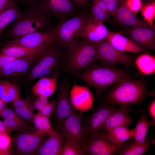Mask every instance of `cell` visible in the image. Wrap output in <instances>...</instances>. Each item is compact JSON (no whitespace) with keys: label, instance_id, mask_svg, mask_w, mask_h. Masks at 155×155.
<instances>
[{"label":"cell","instance_id":"obj_1","mask_svg":"<svg viewBox=\"0 0 155 155\" xmlns=\"http://www.w3.org/2000/svg\"><path fill=\"white\" fill-rule=\"evenodd\" d=\"M89 88L94 89L96 95L104 93L110 87L131 75L126 70L100 62L92 63L86 70L72 75Z\"/></svg>","mask_w":155,"mask_h":155},{"label":"cell","instance_id":"obj_2","mask_svg":"<svg viewBox=\"0 0 155 155\" xmlns=\"http://www.w3.org/2000/svg\"><path fill=\"white\" fill-rule=\"evenodd\" d=\"M154 90L147 91L144 77L134 80L129 77L116 83L104 95L103 101L120 107L132 104L139 106L146 97L154 96Z\"/></svg>","mask_w":155,"mask_h":155},{"label":"cell","instance_id":"obj_3","mask_svg":"<svg viewBox=\"0 0 155 155\" xmlns=\"http://www.w3.org/2000/svg\"><path fill=\"white\" fill-rule=\"evenodd\" d=\"M67 59V50L61 48L55 39L23 77L24 80L31 82L43 77L59 76L65 71Z\"/></svg>","mask_w":155,"mask_h":155},{"label":"cell","instance_id":"obj_4","mask_svg":"<svg viewBox=\"0 0 155 155\" xmlns=\"http://www.w3.org/2000/svg\"><path fill=\"white\" fill-rule=\"evenodd\" d=\"M51 16L39 10L35 5L27 7L20 18L7 28L4 35L7 40L53 27Z\"/></svg>","mask_w":155,"mask_h":155},{"label":"cell","instance_id":"obj_5","mask_svg":"<svg viewBox=\"0 0 155 155\" xmlns=\"http://www.w3.org/2000/svg\"><path fill=\"white\" fill-rule=\"evenodd\" d=\"M96 43L82 38L75 40L67 49V59L65 71L70 75L87 69L96 62Z\"/></svg>","mask_w":155,"mask_h":155},{"label":"cell","instance_id":"obj_6","mask_svg":"<svg viewBox=\"0 0 155 155\" xmlns=\"http://www.w3.org/2000/svg\"><path fill=\"white\" fill-rule=\"evenodd\" d=\"M45 136L37 131L34 127L27 125L13 136L10 147L12 154H36L46 138Z\"/></svg>","mask_w":155,"mask_h":155},{"label":"cell","instance_id":"obj_7","mask_svg":"<svg viewBox=\"0 0 155 155\" xmlns=\"http://www.w3.org/2000/svg\"><path fill=\"white\" fill-rule=\"evenodd\" d=\"M122 146L112 141L105 130L87 135L82 148L86 155H113Z\"/></svg>","mask_w":155,"mask_h":155},{"label":"cell","instance_id":"obj_8","mask_svg":"<svg viewBox=\"0 0 155 155\" xmlns=\"http://www.w3.org/2000/svg\"><path fill=\"white\" fill-rule=\"evenodd\" d=\"M60 23L45 31H37L7 40L9 44L22 46L33 50L42 55L47 47L57 37Z\"/></svg>","mask_w":155,"mask_h":155},{"label":"cell","instance_id":"obj_9","mask_svg":"<svg viewBox=\"0 0 155 155\" xmlns=\"http://www.w3.org/2000/svg\"><path fill=\"white\" fill-rule=\"evenodd\" d=\"M88 10L82 9L73 16L60 23L56 41L61 47L67 50L77 36L88 16Z\"/></svg>","mask_w":155,"mask_h":155},{"label":"cell","instance_id":"obj_10","mask_svg":"<svg viewBox=\"0 0 155 155\" xmlns=\"http://www.w3.org/2000/svg\"><path fill=\"white\" fill-rule=\"evenodd\" d=\"M95 61L113 66L120 65L129 67L133 64L134 57L119 51L106 38L96 43Z\"/></svg>","mask_w":155,"mask_h":155},{"label":"cell","instance_id":"obj_11","mask_svg":"<svg viewBox=\"0 0 155 155\" xmlns=\"http://www.w3.org/2000/svg\"><path fill=\"white\" fill-rule=\"evenodd\" d=\"M71 82L68 78H63L59 84L53 115L54 129L57 128L61 122L76 110L72 105L70 99L69 91Z\"/></svg>","mask_w":155,"mask_h":155},{"label":"cell","instance_id":"obj_12","mask_svg":"<svg viewBox=\"0 0 155 155\" xmlns=\"http://www.w3.org/2000/svg\"><path fill=\"white\" fill-rule=\"evenodd\" d=\"M35 5L40 11L61 22L78 13V7L70 0H41Z\"/></svg>","mask_w":155,"mask_h":155},{"label":"cell","instance_id":"obj_13","mask_svg":"<svg viewBox=\"0 0 155 155\" xmlns=\"http://www.w3.org/2000/svg\"><path fill=\"white\" fill-rule=\"evenodd\" d=\"M116 108V106L103 101L93 108L91 114L82 119V124L86 135L104 130L106 121Z\"/></svg>","mask_w":155,"mask_h":155},{"label":"cell","instance_id":"obj_14","mask_svg":"<svg viewBox=\"0 0 155 155\" xmlns=\"http://www.w3.org/2000/svg\"><path fill=\"white\" fill-rule=\"evenodd\" d=\"M42 55H34L13 61L0 68V77L17 80L23 77L39 61Z\"/></svg>","mask_w":155,"mask_h":155},{"label":"cell","instance_id":"obj_15","mask_svg":"<svg viewBox=\"0 0 155 155\" xmlns=\"http://www.w3.org/2000/svg\"><path fill=\"white\" fill-rule=\"evenodd\" d=\"M82 113L76 110L69 117L63 120L54 130L61 129L66 137H69L82 148L86 136L83 126Z\"/></svg>","mask_w":155,"mask_h":155},{"label":"cell","instance_id":"obj_16","mask_svg":"<svg viewBox=\"0 0 155 155\" xmlns=\"http://www.w3.org/2000/svg\"><path fill=\"white\" fill-rule=\"evenodd\" d=\"M119 32L142 49L146 50H154L155 29L146 27L126 26Z\"/></svg>","mask_w":155,"mask_h":155},{"label":"cell","instance_id":"obj_17","mask_svg":"<svg viewBox=\"0 0 155 155\" xmlns=\"http://www.w3.org/2000/svg\"><path fill=\"white\" fill-rule=\"evenodd\" d=\"M108 32L104 22L95 20L89 14L76 38L81 37L88 41L96 43L106 38Z\"/></svg>","mask_w":155,"mask_h":155},{"label":"cell","instance_id":"obj_18","mask_svg":"<svg viewBox=\"0 0 155 155\" xmlns=\"http://www.w3.org/2000/svg\"><path fill=\"white\" fill-rule=\"evenodd\" d=\"M72 87L69 96L73 106L81 113L90 110L92 107L93 96L89 88L75 83Z\"/></svg>","mask_w":155,"mask_h":155},{"label":"cell","instance_id":"obj_19","mask_svg":"<svg viewBox=\"0 0 155 155\" xmlns=\"http://www.w3.org/2000/svg\"><path fill=\"white\" fill-rule=\"evenodd\" d=\"M54 130L45 138L36 155H60L66 136L61 129Z\"/></svg>","mask_w":155,"mask_h":155},{"label":"cell","instance_id":"obj_20","mask_svg":"<svg viewBox=\"0 0 155 155\" xmlns=\"http://www.w3.org/2000/svg\"><path fill=\"white\" fill-rule=\"evenodd\" d=\"M114 17L119 23L126 26L146 27L155 29V27L137 17L126 6L125 0H121Z\"/></svg>","mask_w":155,"mask_h":155},{"label":"cell","instance_id":"obj_21","mask_svg":"<svg viewBox=\"0 0 155 155\" xmlns=\"http://www.w3.org/2000/svg\"><path fill=\"white\" fill-rule=\"evenodd\" d=\"M106 38L115 48L121 52L134 53H148L147 50L142 49L120 32L108 31Z\"/></svg>","mask_w":155,"mask_h":155},{"label":"cell","instance_id":"obj_22","mask_svg":"<svg viewBox=\"0 0 155 155\" xmlns=\"http://www.w3.org/2000/svg\"><path fill=\"white\" fill-rule=\"evenodd\" d=\"M116 108L108 118L104 125L103 129L118 127H127L134 123L130 113L132 110L128 106Z\"/></svg>","mask_w":155,"mask_h":155},{"label":"cell","instance_id":"obj_23","mask_svg":"<svg viewBox=\"0 0 155 155\" xmlns=\"http://www.w3.org/2000/svg\"><path fill=\"white\" fill-rule=\"evenodd\" d=\"M58 75L41 78L33 86V94L37 97L48 98L52 96L57 89Z\"/></svg>","mask_w":155,"mask_h":155},{"label":"cell","instance_id":"obj_24","mask_svg":"<svg viewBox=\"0 0 155 155\" xmlns=\"http://www.w3.org/2000/svg\"><path fill=\"white\" fill-rule=\"evenodd\" d=\"M125 143L117 154L118 155H142L144 154L151 145L155 144V138L149 137L146 142L142 143L132 140Z\"/></svg>","mask_w":155,"mask_h":155},{"label":"cell","instance_id":"obj_25","mask_svg":"<svg viewBox=\"0 0 155 155\" xmlns=\"http://www.w3.org/2000/svg\"><path fill=\"white\" fill-rule=\"evenodd\" d=\"M20 89L15 82L8 80H0V99L6 103L12 104L20 97Z\"/></svg>","mask_w":155,"mask_h":155},{"label":"cell","instance_id":"obj_26","mask_svg":"<svg viewBox=\"0 0 155 155\" xmlns=\"http://www.w3.org/2000/svg\"><path fill=\"white\" fill-rule=\"evenodd\" d=\"M140 118L137 121L135 128V133L133 141L138 143H142L146 141V135L151 126H155V123L150 121L146 111H141Z\"/></svg>","mask_w":155,"mask_h":155},{"label":"cell","instance_id":"obj_27","mask_svg":"<svg viewBox=\"0 0 155 155\" xmlns=\"http://www.w3.org/2000/svg\"><path fill=\"white\" fill-rule=\"evenodd\" d=\"M110 139L114 142L122 146L128 140H133L135 129L127 127H118L106 130Z\"/></svg>","mask_w":155,"mask_h":155},{"label":"cell","instance_id":"obj_28","mask_svg":"<svg viewBox=\"0 0 155 155\" xmlns=\"http://www.w3.org/2000/svg\"><path fill=\"white\" fill-rule=\"evenodd\" d=\"M21 13L15 1L0 13V37L4 30L18 19Z\"/></svg>","mask_w":155,"mask_h":155},{"label":"cell","instance_id":"obj_29","mask_svg":"<svg viewBox=\"0 0 155 155\" xmlns=\"http://www.w3.org/2000/svg\"><path fill=\"white\" fill-rule=\"evenodd\" d=\"M0 52L8 56L17 58L27 57L37 54H40L32 49L5 42L3 44Z\"/></svg>","mask_w":155,"mask_h":155},{"label":"cell","instance_id":"obj_30","mask_svg":"<svg viewBox=\"0 0 155 155\" xmlns=\"http://www.w3.org/2000/svg\"><path fill=\"white\" fill-rule=\"evenodd\" d=\"M135 65L140 72L144 75H150L155 71V58L147 53L138 56L135 61Z\"/></svg>","mask_w":155,"mask_h":155},{"label":"cell","instance_id":"obj_31","mask_svg":"<svg viewBox=\"0 0 155 155\" xmlns=\"http://www.w3.org/2000/svg\"><path fill=\"white\" fill-rule=\"evenodd\" d=\"M33 127L41 133L48 135L55 131L51 124L49 118L39 113H34L32 118Z\"/></svg>","mask_w":155,"mask_h":155},{"label":"cell","instance_id":"obj_32","mask_svg":"<svg viewBox=\"0 0 155 155\" xmlns=\"http://www.w3.org/2000/svg\"><path fill=\"white\" fill-rule=\"evenodd\" d=\"M85 153L82 148L66 137L60 155H83Z\"/></svg>","mask_w":155,"mask_h":155},{"label":"cell","instance_id":"obj_33","mask_svg":"<svg viewBox=\"0 0 155 155\" xmlns=\"http://www.w3.org/2000/svg\"><path fill=\"white\" fill-rule=\"evenodd\" d=\"M89 9L90 11L89 13L90 16L95 20L103 22L108 21L110 16L94 0H91L90 3Z\"/></svg>","mask_w":155,"mask_h":155},{"label":"cell","instance_id":"obj_34","mask_svg":"<svg viewBox=\"0 0 155 155\" xmlns=\"http://www.w3.org/2000/svg\"><path fill=\"white\" fill-rule=\"evenodd\" d=\"M141 10V15L144 20L155 27L153 22L155 18V1L146 3Z\"/></svg>","mask_w":155,"mask_h":155},{"label":"cell","instance_id":"obj_35","mask_svg":"<svg viewBox=\"0 0 155 155\" xmlns=\"http://www.w3.org/2000/svg\"><path fill=\"white\" fill-rule=\"evenodd\" d=\"M3 121L12 131L16 132L19 131L28 125L27 123L20 117L3 119Z\"/></svg>","mask_w":155,"mask_h":155},{"label":"cell","instance_id":"obj_36","mask_svg":"<svg viewBox=\"0 0 155 155\" xmlns=\"http://www.w3.org/2000/svg\"><path fill=\"white\" fill-rule=\"evenodd\" d=\"M13 109L23 119L30 123H32V118L36 109L33 102L29 104Z\"/></svg>","mask_w":155,"mask_h":155},{"label":"cell","instance_id":"obj_37","mask_svg":"<svg viewBox=\"0 0 155 155\" xmlns=\"http://www.w3.org/2000/svg\"><path fill=\"white\" fill-rule=\"evenodd\" d=\"M12 139L8 134L0 133V151L9 149L11 144Z\"/></svg>","mask_w":155,"mask_h":155},{"label":"cell","instance_id":"obj_38","mask_svg":"<svg viewBox=\"0 0 155 155\" xmlns=\"http://www.w3.org/2000/svg\"><path fill=\"white\" fill-rule=\"evenodd\" d=\"M125 1L126 6L135 14L142 7L141 0H125Z\"/></svg>","mask_w":155,"mask_h":155},{"label":"cell","instance_id":"obj_39","mask_svg":"<svg viewBox=\"0 0 155 155\" xmlns=\"http://www.w3.org/2000/svg\"><path fill=\"white\" fill-rule=\"evenodd\" d=\"M55 105V99H53L51 101H49L38 112L49 118L53 113Z\"/></svg>","mask_w":155,"mask_h":155},{"label":"cell","instance_id":"obj_40","mask_svg":"<svg viewBox=\"0 0 155 155\" xmlns=\"http://www.w3.org/2000/svg\"><path fill=\"white\" fill-rule=\"evenodd\" d=\"M106 4L110 15L114 17L121 0H103Z\"/></svg>","mask_w":155,"mask_h":155},{"label":"cell","instance_id":"obj_41","mask_svg":"<svg viewBox=\"0 0 155 155\" xmlns=\"http://www.w3.org/2000/svg\"><path fill=\"white\" fill-rule=\"evenodd\" d=\"M33 102L29 98H22L20 97L12 103V106L13 109L20 108L29 104Z\"/></svg>","mask_w":155,"mask_h":155},{"label":"cell","instance_id":"obj_42","mask_svg":"<svg viewBox=\"0 0 155 155\" xmlns=\"http://www.w3.org/2000/svg\"><path fill=\"white\" fill-rule=\"evenodd\" d=\"M18 59L19 58L8 56L0 52V68L7 63Z\"/></svg>","mask_w":155,"mask_h":155},{"label":"cell","instance_id":"obj_43","mask_svg":"<svg viewBox=\"0 0 155 155\" xmlns=\"http://www.w3.org/2000/svg\"><path fill=\"white\" fill-rule=\"evenodd\" d=\"M78 7L88 10L90 3L89 0H70Z\"/></svg>","mask_w":155,"mask_h":155},{"label":"cell","instance_id":"obj_44","mask_svg":"<svg viewBox=\"0 0 155 155\" xmlns=\"http://www.w3.org/2000/svg\"><path fill=\"white\" fill-rule=\"evenodd\" d=\"M148 111L152 121L155 123V100L153 99L149 104Z\"/></svg>","mask_w":155,"mask_h":155},{"label":"cell","instance_id":"obj_45","mask_svg":"<svg viewBox=\"0 0 155 155\" xmlns=\"http://www.w3.org/2000/svg\"><path fill=\"white\" fill-rule=\"evenodd\" d=\"M16 3H18L23 6L29 7L36 4L38 0H14Z\"/></svg>","mask_w":155,"mask_h":155},{"label":"cell","instance_id":"obj_46","mask_svg":"<svg viewBox=\"0 0 155 155\" xmlns=\"http://www.w3.org/2000/svg\"><path fill=\"white\" fill-rule=\"evenodd\" d=\"M14 1V0H0V13L8 7Z\"/></svg>","mask_w":155,"mask_h":155},{"label":"cell","instance_id":"obj_47","mask_svg":"<svg viewBox=\"0 0 155 155\" xmlns=\"http://www.w3.org/2000/svg\"><path fill=\"white\" fill-rule=\"evenodd\" d=\"M12 131L3 121L0 120V133H4L9 134Z\"/></svg>","mask_w":155,"mask_h":155},{"label":"cell","instance_id":"obj_48","mask_svg":"<svg viewBox=\"0 0 155 155\" xmlns=\"http://www.w3.org/2000/svg\"><path fill=\"white\" fill-rule=\"evenodd\" d=\"M33 102L34 104L36 109L40 111L45 105L41 103L38 100L37 97L35 98Z\"/></svg>","mask_w":155,"mask_h":155},{"label":"cell","instance_id":"obj_49","mask_svg":"<svg viewBox=\"0 0 155 155\" xmlns=\"http://www.w3.org/2000/svg\"><path fill=\"white\" fill-rule=\"evenodd\" d=\"M39 100L42 104L45 105L47 104L49 101L48 99V98L42 96L37 97Z\"/></svg>","mask_w":155,"mask_h":155},{"label":"cell","instance_id":"obj_50","mask_svg":"<svg viewBox=\"0 0 155 155\" xmlns=\"http://www.w3.org/2000/svg\"><path fill=\"white\" fill-rule=\"evenodd\" d=\"M7 104L4 101L0 99V111L1 113L2 111L6 107Z\"/></svg>","mask_w":155,"mask_h":155},{"label":"cell","instance_id":"obj_51","mask_svg":"<svg viewBox=\"0 0 155 155\" xmlns=\"http://www.w3.org/2000/svg\"><path fill=\"white\" fill-rule=\"evenodd\" d=\"M144 1H145L146 3H149L152 2L153 1H155V0H143Z\"/></svg>","mask_w":155,"mask_h":155},{"label":"cell","instance_id":"obj_52","mask_svg":"<svg viewBox=\"0 0 155 155\" xmlns=\"http://www.w3.org/2000/svg\"><path fill=\"white\" fill-rule=\"evenodd\" d=\"M1 111H0V117L1 116Z\"/></svg>","mask_w":155,"mask_h":155}]
</instances>
